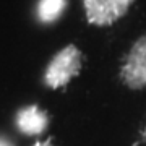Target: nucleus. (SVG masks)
Instances as JSON below:
<instances>
[{"label": "nucleus", "mask_w": 146, "mask_h": 146, "mask_svg": "<svg viewBox=\"0 0 146 146\" xmlns=\"http://www.w3.org/2000/svg\"><path fill=\"white\" fill-rule=\"evenodd\" d=\"M81 68V52L75 46H67L50 60L44 73V83L57 89L76 76Z\"/></svg>", "instance_id": "nucleus-1"}, {"label": "nucleus", "mask_w": 146, "mask_h": 146, "mask_svg": "<svg viewBox=\"0 0 146 146\" xmlns=\"http://www.w3.org/2000/svg\"><path fill=\"white\" fill-rule=\"evenodd\" d=\"M120 78L130 89L146 86V34L131 46L120 70Z\"/></svg>", "instance_id": "nucleus-2"}, {"label": "nucleus", "mask_w": 146, "mask_h": 146, "mask_svg": "<svg viewBox=\"0 0 146 146\" xmlns=\"http://www.w3.org/2000/svg\"><path fill=\"white\" fill-rule=\"evenodd\" d=\"M133 0H84V10L89 23L107 26L127 13Z\"/></svg>", "instance_id": "nucleus-3"}, {"label": "nucleus", "mask_w": 146, "mask_h": 146, "mask_svg": "<svg viewBox=\"0 0 146 146\" xmlns=\"http://www.w3.org/2000/svg\"><path fill=\"white\" fill-rule=\"evenodd\" d=\"M49 119L37 106H29L16 114V127L25 135H39L46 130Z\"/></svg>", "instance_id": "nucleus-4"}, {"label": "nucleus", "mask_w": 146, "mask_h": 146, "mask_svg": "<svg viewBox=\"0 0 146 146\" xmlns=\"http://www.w3.org/2000/svg\"><path fill=\"white\" fill-rule=\"evenodd\" d=\"M67 0H39L36 8L37 18L41 23H52L63 13Z\"/></svg>", "instance_id": "nucleus-5"}, {"label": "nucleus", "mask_w": 146, "mask_h": 146, "mask_svg": "<svg viewBox=\"0 0 146 146\" xmlns=\"http://www.w3.org/2000/svg\"><path fill=\"white\" fill-rule=\"evenodd\" d=\"M34 146H54V145H52V140H47V141H42V143H36Z\"/></svg>", "instance_id": "nucleus-6"}, {"label": "nucleus", "mask_w": 146, "mask_h": 146, "mask_svg": "<svg viewBox=\"0 0 146 146\" xmlns=\"http://www.w3.org/2000/svg\"><path fill=\"white\" fill-rule=\"evenodd\" d=\"M0 146H13L8 140H5V138H0Z\"/></svg>", "instance_id": "nucleus-7"}, {"label": "nucleus", "mask_w": 146, "mask_h": 146, "mask_svg": "<svg viewBox=\"0 0 146 146\" xmlns=\"http://www.w3.org/2000/svg\"><path fill=\"white\" fill-rule=\"evenodd\" d=\"M143 140L146 141V127H145V130H143Z\"/></svg>", "instance_id": "nucleus-8"}]
</instances>
